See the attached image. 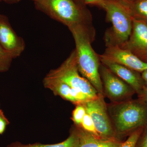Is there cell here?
<instances>
[{"label": "cell", "instance_id": "obj_28", "mask_svg": "<svg viewBox=\"0 0 147 147\" xmlns=\"http://www.w3.org/2000/svg\"><path fill=\"white\" fill-rule=\"evenodd\" d=\"M81 1H83V0H81Z\"/></svg>", "mask_w": 147, "mask_h": 147}, {"label": "cell", "instance_id": "obj_4", "mask_svg": "<svg viewBox=\"0 0 147 147\" xmlns=\"http://www.w3.org/2000/svg\"><path fill=\"white\" fill-rule=\"evenodd\" d=\"M105 11L107 20L112 24L105 34L106 46H121L131 34L133 18L127 9L114 0H105L98 6Z\"/></svg>", "mask_w": 147, "mask_h": 147}, {"label": "cell", "instance_id": "obj_3", "mask_svg": "<svg viewBox=\"0 0 147 147\" xmlns=\"http://www.w3.org/2000/svg\"><path fill=\"white\" fill-rule=\"evenodd\" d=\"M37 9L68 29L75 26H92V16L81 0H39Z\"/></svg>", "mask_w": 147, "mask_h": 147}, {"label": "cell", "instance_id": "obj_14", "mask_svg": "<svg viewBox=\"0 0 147 147\" xmlns=\"http://www.w3.org/2000/svg\"><path fill=\"white\" fill-rule=\"evenodd\" d=\"M80 140L76 126L72 129L68 138L63 142L53 144H44L40 143L25 144L19 142L11 143L6 147H79Z\"/></svg>", "mask_w": 147, "mask_h": 147}, {"label": "cell", "instance_id": "obj_26", "mask_svg": "<svg viewBox=\"0 0 147 147\" xmlns=\"http://www.w3.org/2000/svg\"><path fill=\"white\" fill-rule=\"evenodd\" d=\"M142 78L145 82L146 86L147 87V70L141 73Z\"/></svg>", "mask_w": 147, "mask_h": 147}, {"label": "cell", "instance_id": "obj_27", "mask_svg": "<svg viewBox=\"0 0 147 147\" xmlns=\"http://www.w3.org/2000/svg\"><path fill=\"white\" fill-rule=\"evenodd\" d=\"M3 1H5L7 2L15 3L19 1L20 0H3ZM32 1H33L34 2H36L37 1H39V0H32Z\"/></svg>", "mask_w": 147, "mask_h": 147}, {"label": "cell", "instance_id": "obj_25", "mask_svg": "<svg viewBox=\"0 0 147 147\" xmlns=\"http://www.w3.org/2000/svg\"><path fill=\"white\" fill-rule=\"evenodd\" d=\"M121 5L126 4L132 2L135 0H114Z\"/></svg>", "mask_w": 147, "mask_h": 147}, {"label": "cell", "instance_id": "obj_29", "mask_svg": "<svg viewBox=\"0 0 147 147\" xmlns=\"http://www.w3.org/2000/svg\"><path fill=\"white\" fill-rule=\"evenodd\" d=\"M0 1H1V0H0Z\"/></svg>", "mask_w": 147, "mask_h": 147}, {"label": "cell", "instance_id": "obj_5", "mask_svg": "<svg viewBox=\"0 0 147 147\" xmlns=\"http://www.w3.org/2000/svg\"><path fill=\"white\" fill-rule=\"evenodd\" d=\"M47 75L59 79L71 88L80 90L90 99L98 94L89 82L79 73L75 50L59 67L50 70Z\"/></svg>", "mask_w": 147, "mask_h": 147}, {"label": "cell", "instance_id": "obj_20", "mask_svg": "<svg viewBox=\"0 0 147 147\" xmlns=\"http://www.w3.org/2000/svg\"><path fill=\"white\" fill-rule=\"evenodd\" d=\"M70 92L71 96L76 100V105H83L87 101L90 99L86 95L80 90L71 88Z\"/></svg>", "mask_w": 147, "mask_h": 147}, {"label": "cell", "instance_id": "obj_2", "mask_svg": "<svg viewBox=\"0 0 147 147\" xmlns=\"http://www.w3.org/2000/svg\"><path fill=\"white\" fill-rule=\"evenodd\" d=\"M107 109L117 139L147 126V102L140 98L112 102Z\"/></svg>", "mask_w": 147, "mask_h": 147}, {"label": "cell", "instance_id": "obj_21", "mask_svg": "<svg viewBox=\"0 0 147 147\" xmlns=\"http://www.w3.org/2000/svg\"><path fill=\"white\" fill-rule=\"evenodd\" d=\"M135 147H147V126L143 129Z\"/></svg>", "mask_w": 147, "mask_h": 147}, {"label": "cell", "instance_id": "obj_8", "mask_svg": "<svg viewBox=\"0 0 147 147\" xmlns=\"http://www.w3.org/2000/svg\"><path fill=\"white\" fill-rule=\"evenodd\" d=\"M121 47L128 50L147 63V22L133 18L131 34Z\"/></svg>", "mask_w": 147, "mask_h": 147}, {"label": "cell", "instance_id": "obj_15", "mask_svg": "<svg viewBox=\"0 0 147 147\" xmlns=\"http://www.w3.org/2000/svg\"><path fill=\"white\" fill-rule=\"evenodd\" d=\"M121 5L128 10L132 18L147 23V0H135Z\"/></svg>", "mask_w": 147, "mask_h": 147}, {"label": "cell", "instance_id": "obj_9", "mask_svg": "<svg viewBox=\"0 0 147 147\" xmlns=\"http://www.w3.org/2000/svg\"><path fill=\"white\" fill-rule=\"evenodd\" d=\"M106 47L104 53L99 55L100 59L119 64L140 73L147 70V63L128 50L118 45Z\"/></svg>", "mask_w": 147, "mask_h": 147}, {"label": "cell", "instance_id": "obj_11", "mask_svg": "<svg viewBox=\"0 0 147 147\" xmlns=\"http://www.w3.org/2000/svg\"><path fill=\"white\" fill-rule=\"evenodd\" d=\"M100 61L103 65L131 87L138 95L142 92L146 85L141 73L114 62L102 59Z\"/></svg>", "mask_w": 147, "mask_h": 147}, {"label": "cell", "instance_id": "obj_12", "mask_svg": "<svg viewBox=\"0 0 147 147\" xmlns=\"http://www.w3.org/2000/svg\"><path fill=\"white\" fill-rule=\"evenodd\" d=\"M75 126L80 140L79 147H119L122 143L119 139H103L86 131L81 126Z\"/></svg>", "mask_w": 147, "mask_h": 147}, {"label": "cell", "instance_id": "obj_7", "mask_svg": "<svg viewBox=\"0 0 147 147\" xmlns=\"http://www.w3.org/2000/svg\"><path fill=\"white\" fill-rule=\"evenodd\" d=\"M103 93L112 102H117L131 98L134 90L125 82L103 65L99 69Z\"/></svg>", "mask_w": 147, "mask_h": 147}, {"label": "cell", "instance_id": "obj_19", "mask_svg": "<svg viewBox=\"0 0 147 147\" xmlns=\"http://www.w3.org/2000/svg\"><path fill=\"white\" fill-rule=\"evenodd\" d=\"M81 126L86 131L97 137H100L96 132L94 123L92 120L90 116L87 112L82 121Z\"/></svg>", "mask_w": 147, "mask_h": 147}, {"label": "cell", "instance_id": "obj_18", "mask_svg": "<svg viewBox=\"0 0 147 147\" xmlns=\"http://www.w3.org/2000/svg\"><path fill=\"white\" fill-rule=\"evenodd\" d=\"M144 128H140L133 131L129 135L126 140L124 142H122L119 147H135L137 141Z\"/></svg>", "mask_w": 147, "mask_h": 147}, {"label": "cell", "instance_id": "obj_16", "mask_svg": "<svg viewBox=\"0 0 147 147\" xmlns=\"http://www.w3.org/2000/svg\"><path fill=\"white\" fill-rule=\"evenodd\" d=\"M13 58L0 44V73L8 71Z\"/></svg>", "mask_w": 147, "mask_h": 147}, {"label": "cell", "instance_id": "obj_13", "mask_svg": "<svg viewBox=\"0 0 147 147\" xmlns=\"http://www.w3.org/2000/svg\"><path fill=\"white\" fill-rule=\"evenodd\" d=\"M43 84L46 88L51 90L56 95L59 96L76 105V100L71 94V87L64 82L57 78L46 75L43 79Z\"/></svg>", "mask_w": 147, "mask_h": 147}, {"label": "cell", "instance_id": "obj_23", "mask_svg": "<svg viewBox=\"0 0 147 147\" xmlns=\"http://www.w3.org/2000/svg\"><path fill=\"white\" fill-rule=\"evenodd\" d=\"M105 0H83V2L85 5H95L98 6L100 3L103 2Z\"/></svg>", "mask_w": 147, "mask_h": 147}, {"label": "cell", "instance_id": "obj_24", "mask_svg": "<svg viewBox=\"0 0 147 147\" xmlns=\"http://www.w3.org/2000/svg\"><path fill=\"white\" fill-rule=\"evenodd\" d=\"M138 97L142 98L147 102V87L145 86L144 87L143 90L140 94L138 95Z\"/></svg>", "mask_w": 147, "mask_h": 147}, {"label": "cell", "instance_id": "obj_6", "mask_svg": "<svg viewBox=\"0 0 147 147\" xmlns=\"http://www.w3.org/2000/svg\"><path fill=\"white\" fill-rule=\"evenodd\" d=\"M83 105L90 116L99 137L105 139H118L108 114L104 95L98 93L96 97L90 99Z\"/></svg>", "mask_w": 147, "mask_h": 147}, {"label": "cell", "instance_id": "obj_10", "mask_svg": "<svg viewBox=\"0 0 147 147\" xmlns=\"http://www.w3.org/2000/svg\"><path fill=\"white\" fill-rule=\"evenodd\" d=\"M0 44L10 53L13 59L24 52L26 43L14 31L6 16L0 14Z\"/></svg>", "mask_w": 147, "mask_h": 147}, {"label": "cell", "instance_id": "obj_22", "mask_svg": "<svg viewBox=\"0 0 147 147\" xmlns=\"http://www.w3.org/2000/svg\"><path fill=\"white\" fill-rule=\"evenodd\" d=\"M9 122L6 118L3 111L0 109V134H2L5 130L7 125Z\"/></svg>", "mask_w": 147, "mask_h": 147}, {"label": "cell", "instance_id": "obj_17", "mask_svg": "<svg viewBox=\"0 0 147 147\" xmlns=\"http://www.w3.org/2000/svg\"><path fill=\"white\" fill-rule=\"evenodd\" d=\"M86 113V111L84 105H76V108L73 110L71 117L75 125L81 126L82 121Z\"/></svg>", "mask_w": 147, "mask_h": 147}, {"label": "cell", "instance_id": "obj_1", "mask_svg": "<svg viewBox=\"0 0 147 147\" xmlns=\"http://www.w3.org/2000/svg\"><path fill=\"white\" fill-rule=\"evenodd\" d=\"M74 39L76 62L79 73L92 84L98 93L104 95L99 69V55L92 47L95 32L92 26H75L69 28Z\"/></svg>", "mask_w": 147, "mask_h": 147}]
</instances>
